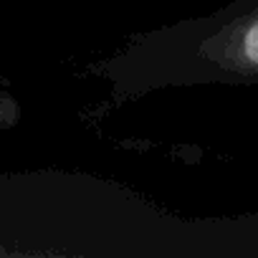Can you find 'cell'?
I'll list each match as a JSON object with an SVG mask.
<instances>
[{
	"instance_id": "6da1fadb",
	"label": "cell",
	"mask_w": 258,
	"mask_h": 258,
	"mask_svg": "<svg viewBox=\"0 0 258 258\" xmlns=\"http://www.w3.org/2000/svg\"><path fill=\"white\" fill-rule=\"evenodd\" d=\"M195 74L205 81L258 84V0L208 18L195 33Z\"/></svg>"
}]
</instances>
